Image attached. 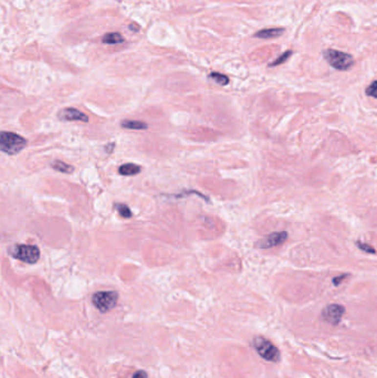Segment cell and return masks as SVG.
I'll list each match as a JSON object with an SVG mask.
<instances>
[{
  "mask_svg": "<svg viewBox=\"0 0 377 378\" xmlns=\"http://www.w3.org/2000/svg\"><path fill=\"white\" fill-rule=\"evenodd\" d=\"M27 139L12 132H1L0 150L7 155H17L27 146Z\"/></svg>",
  "mask_w": 377,
  "mask_h": 378,
  "instance_id": "cell-1",
  "label": "cell"
},
{
  "mask_svg": "<svg viewBox=\"0 0 377 378\" xmlns=\"http://www.w3.org/2000/svg\"><path fill=\"white\" fill-rule=\"evenodd\" d=\"M323 58L330 66L338 71H347L354 66V59L349 53L343 51L326 49L323 51Z\"/></svg>",
  "mask_w": 377,
  "mask_h": 378,
  "instance_id": "cell-2",
  "label": "cell"
},
{
  "mask_svg": "<svg viewBox=\"0 0 377 378\" xmlns=\"http://www.w3.org/2000/svg\"><path fill=\"white\" fill-rule=\"evenodd\" d=\"M253 347L256 348L258 354L266 360L273 363H277L280 360V352L269 339L262 336H257L253 339Z\"/></svg>",
  "mask_w": 377,
  "mask_h": 378,
  "instance_id": "cell-3",
  "label": "cell"
},
{
  "mask_svg": "<svg viewBox=\"0 0 377 378\" xmlns=\"http://www.w3.org/2000/svg\"><path fill=\"white\" fill-rule=\"evenodd\" d=\"M118 294L114 291H102L97 292L93 295L92 302L100 312L107 313L115 307L117 303Z\"/></svg>",
  "mask_w": 377,
  "mask_h": 378,
  "instance_id": "cell-4",
  "label": "cell"
},
{
  "mask_svg": "<svg viewBox=\"0 0 377 378\" xmlns=\"http://www.w3.org/2000/svg\"><path fill=\"white\" fill-rule=\"evenodd\" d=\"M12 256L20 261L28 263V265H33V263L39 260L40 251L36 245H19L15 247L14 251H12Z\"/></svg>",
  "mask_w": 377,
  "mask_h": 378,
  "instance_id": "cell-5",
  "label": "cell"
},
{
  "mask_svg": "<svg viewBox=\"0 0 377 378\" xmlns=\"http://www.w3.org/2000/svg\"><path fill=\"white\" fill-rule=\"evenodd\" d=\"M288 239V232L287 231H280V232H272L265 237L264 239L258 241L257 247L260 249H270L281 245L286 242Z\"/></svg>",
  "mask_w": 377,
  "mask_h": 378,
  "instance_id": "cell-6",
  "label": "cell"
},
{
  "mask_svg": "<svg viewBox=\"0 0 377 378\" xmlns=\"http://www.w3.org/2000/svg\"><path fill=\"white\" fill-rule=\"evenodd\" d=\"M345 313L344 307L340 304H330L322 311V317L330 324L337 325Z\"/></svg>",
  "mask_w": 377,
  "mask_h": 378,
  "instance_id": "cell-7",
  "label": "cell"
},
{
  "mask_svg": "<svg viewBox=\"0 0 377 378\" xmlns=\"http://www.w3.org/2000/svg\"><path fill=\"white\" fill-rule=\"evenodd\" d=\"M58 117L61 121H79V122H89V117L86 114L80 112L79 110L73 108L63 109L58 114Z\"/></svg>",
  "mask_w": 377,
  "mask_h": 378,
  "instance_id": "cell-8",
  "label": "cell"
},
{
  "mask_svg": "<svg viewBox=\"0 0 377 378\" xmlns=\"http://www.w3.org/2000/svg\"><path fill=\"white\" fill-rule=\"evenodd\" d=\"M285 32V29L282 28H271V29H264L256 33L257 38L260 39H273V38L280 37Z\"/></svg>",
  "mask_w": 377,
  "mask_h": 378,
  "instance_id": "cell-9",
  "label": "cell"
},
{
  "mask_svg": "<svg viewBox=\"0 0 377 378\" xmlns=\"http://www.w3.org/2000/svg\"><path fill=\"white\" fill-rule=\"evenodd\" d=\"M139 172H141V167H139L138 165L133 164V163L124 164V165H122L120 168H118V173H120L121 175H124V176L137 175V174H139Z\"/></svg>",
  "mask_w": 377,
  "mask_h": 378,
  "instance_id": "cell-10",
  "label": "cell"
},
{
  "mask_svg": "<svg viewBox=\"0 0 377 378\" xmlns=\"http://www.w3.org/2000/svg\"><path fill=\"white\" fill-rule=\"evenodd\" d=\"M122 42H124V38H123L120 33H108L103 37V44L114 45V44H120Z\"/></svg>",
  "mask_w": 377,
  "mask_h": 378,
  "instance_id": "cell-11",
  "label": "cell"
},
{
  "mask_svg": "<svg viewBox=\"0 0 377 378\" xmlns=\"http://www.w3.org/2000/svg\"><path fill=\"white\" fill-rule=\"evenodd\" d=\"M51 166L56 169V171L60 172V173H66V174H71L73 173L74 167L71 166V165L65 163V161H60V160H56L51 164Z\"/></svg>",
  "mask_w": 377,
  "mask_h": 378,
  "instance_id": "cell-12",
  "label": "cell"
},
{
  "mask_svg": "<svg viewBox=\"0 0 377 378\" xmlns=\"http://www.w3.org/2000/svg\"><path fill=\"white\" fill-rule=\"evenodd\" d=\"M124 129H129V130H146L148 125L144 122H138V121H124L122 122L121 124Z\"/></svg>",
  "mask_w": 377,
  "mask_h": 378,
  "instance_id": "cell-13",
  "label": "cell"
},
{
  "mask_svg": "<svg viewBox=\"0 0 377 378\" xmlns=\"http://www.w3.org/2000/svg\"><path fill=\"white\" fill-rule=\"evenodd\" d=\"M114 208L117 210L118 214H120L121 217L123 218H131L132 217V212H131L130 208L124 205V203H116Z\"/></svg>",
  "mask_w": 377,
  "mask_h": 378,
  "instance_id": "cell-14",
  "label": "cell"
},
{
  "mask_svg": "<svg viewBox=\"0 0 377 378\" xmlns=\"http://www.w3.org/2000/svg\"><path fill=\"white\" fill-rule=\"evenodd\" d=\"M210 78L213 79L215 82H217L218 84H220V86H227V84L229 83V79H228V76L223 75L222 73H217V72L211 73Z\"/></svg>",
  "mask_w": 377,
  "mask_h": 378,
  "instance_id": "cell-15",
  "label": "cell"
},
{
  "mask_svg": "<svg viewBox=\"0 0 377 378\" xmlns=\"http://www.w3.org/2000/svg\"><path fill=\"white\" fill-rule=\"evenodd\" d=\"M291 54H292V51H286V52L281 54V56L279 57L277 60L271 63L270 67H277V66L282 65V63H285L286 61H288V59L291 57Z\"/></svg>",
  "mask_w": 377,
  "mask_h": 378,
  "instance_id": "cell-16",
  "label": "cell"
},
{
  "mask_svg": "<svg viewBox=\"0 0 377 378\" xmlns=\"http://www.w3.org/2000/svg\"><path fill=\"white\" fill-rule=\"evenodd\" d=\"M356 245L364 252L372 253V254H375L376 253V250L374 248L371 247V245H366V244H364V242H362V241H356Z\"/></svg>",
  "mask_w": 377,
  "mask_h": 378,
  "instance_id": "cell-17",
  "label": "cell"
},
{
  "mask_svg": "<svg viewBox=\"0 0 377 378\" xmlns=\"http://www.w3.org/2000/svg\"><path fill=\"white\" fill-rule=\"evenodd\" d=\"M365 93L366 95L377 99V81H374V82H373L371 86L366 89Z\"/></svg>",
  "mask_w": 377,
  "mask_h": 378,
  "instance_id": "cell-18",
  "label": "cell"
},
{
  "mask_svg": "<svg viewBox=\"0 0 377 378\" xmlns=\"http://www.w3.org/2000/svg\"><path fill=\"white\" fill-rule=\"evenodd\" d=\"M347 277H349V274H343V275H338V277L334 278V279H333V283H334V286H338V284H340V283L343 281V280L346 279Z\"/></svg>",
  "mask_w": 377,
  "mask_h": 378,
  "instance_id": "cell-19",
  "label": "cell"
},
{
  "mask_svg": "<svg viewBox=\"0 0 377 378\" xmlns=\"http://www.w3.org/2000/svg\"><path fill=\"white\" fill-rule=\"evenodd\" d=\"M132 378H147V374L144 371H137L136 373H134Z\"/></svg>",
  "mask_w": 377,
  "mask_h": 378,
  "instance_id": "cell-20",
  "label": "cell"
}]
</instances>
